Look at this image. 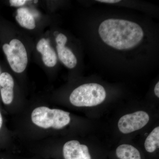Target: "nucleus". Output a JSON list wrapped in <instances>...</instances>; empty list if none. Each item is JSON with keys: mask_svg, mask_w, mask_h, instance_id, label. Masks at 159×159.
Here are the masks:
<instances>
[{"mask_svg": "<svg viewBox=\"0 0 159 159\" xmlns=\"http://www.w3.org/2000/svg\"><path fill=\"white\" fill-rule=\"evenodd\" d=\"M36 49L42 55L43 61L45 66L48 67H53L56 65L57 55L48 40L44 38L40 40L36 45Z\"/></svg>", "mask_w": 159, "mask_h": 159, "instance_id": "1a4fd4ad", "label": "nucleus"}, {"mask_svg": "<svg viewBox=\"0 0 159 159\" xmlns=\"http://www.w3.org/2000/svg\"><path fill=\"white\" fill-rule=\"evenodd\" d=\"M1 70H0V77H1ZM0 87H1V86H0Z\"/></svg>", "mask_w": 159, "mask_h": 159, "instance_id": "f3484780", "label": "nucleus"}, {"mask_svg": "<svg viewBox=\"0 0 159 159\" xmlns=\"http://www.w3.org/2000/svg\"><path fill=\"white\" fill-rule=\"evenodd\" d=\"M27 1L25 0H10L9 2L11 6L15 7H18V6H22L25 4Z\"/></svg>", "mask_w": 159, "mask_h": 159, "instance_id": "ddd939ff", "label": "nucleus"}, {"mask_svg": "<svg viewBox=\"0 0 159 159\" xmlns=\"http://www.w3.org/2000/svg\"><path fill=\"white\" fill-rule=\"evenodd\" d=\"M3 119L2 118V115H1V112H0V129L2 128V125Z\"/></svg>", "mask_w": 159, "mask_h": 159, "instance_id": "dca6fc26", "label": "nucleus"}, {"mask_svg": "<svg viewBox=\"0 0 159 159\" xmlns=\"http://www.w3.org/2000/svg\"><path fill=\"white\" fill-rule=\"evenodd\" d=\"M98 33L103 42L118 50L136 47L144 35L143 29L137 23L118 19L103 21L99 25Z\"/></svg>", "mask_w": 159, "mask_h": 159, "instance_id": "f257e3e1", "label": "nucleus"}, {"mask_svg": "<svg viewBox=\"0 0 159 159\" xmlns=\"http://www.w3.org/2000/svg\"><path fill=\"white\" fill-rule=\"evenodd\" d=\"M14 80L12 76L7 72H4L1 74L0 77V86L1 97L3 102L6 104H9L12 102L14 97Z\"/></svg>", "mask_w": 159, "mask_h": 159, "instance_id": "6e6552de", "label": "nucleus"}, {"mask_svg": "<svg viewBox=\"0 0 159 159\" xmlns=\"http://www.w3.org/2000/svg\"><path fill=\"white\" fill-rule=\"evenodd\" d=\"M31 120L35 125L44 129L52 127L61 129L70 121V113L57 109L40 107L34 109L31 113Z\"/></svg>", "mask_w": 159, "mask_h": 159, "instance_id": "7ed1b4c3", "label": "nucleus"}, {"mask_svg": "<svg viewBox=\"0 0 159 159\" xmlns=\"http://www.w3.org/2000/svg\"><path fill=\"white\" fill-rule=\"evenodd\" d=\"M116 154L119 159H142L139 151L128 144L119 146L116 150Z\"/></svg>", "mask_w": 159, "mask_h": 159, "instance_id": "9b49d317", "label": "nucleus"}, {"mask_svg": "<svg viewBox=\"0 0 159 159\" xmlns=\"http://www.w3.org/2000/svg\"><path fill=\"white\" fill-rule=\"evenodd\" d=\"M155 94L157 97H159V82L157 83L154 88Z\"/></svg>", "mask_w": 159, "mask_h": 159, "instance_id": "2eb2a0df", "label": "nucleus"}, {"mask_svg": "<svg viewBox=\"0 0 159 159\" xmlns=\"http://www.w3.org/2000/svg\"><path fill=\"white\" fill-rule=\"evenodd\" d=\"M149 120V116L146 112L138 111L121 117L118 122V127L122 133L129 134L143 128Z\"/></svg>", "mask_w": 159, "mask_h": 159, "instance_id": "39448f33", "label": "nucleus"}, {"mask_svg": "<svg viewBox=\"0 0 159 159\" xmlns=\"http://www.w3.org/2000/svg\"><path fill=\"white\" fill-rule=\"evenodd\" d=\"M106 92L102 85L97 83L82 84L73 91L70 102L75 106L93 107L99 105L105 100Z\"/></svg>", "mask_w": 159, "mask_h": 159, "instance_id": "f03ea898", "label": "nucleus"}, {"mask_svg": "<svg viewBox=\"0 0 159 159\" xmlns=\"http://www.w3.org/2000/svg\"><path fill=\"white\" fill-rule=\"evenodd\" d=\"M16 19L19 24L26 29L32 30L35 28V20L33 16L25 8H20L17 10Z\"/></svg>", "mask_w": 159, "mask_h": 159, "instance_id": "9d476101", "label": "nucleus"}, {"mask_svg": "<svg viewBox=\"0 0 159 159\" xmlns=\"http://www.w3.org/2000/svg\"><path fill=\"white\" fill-rule=\"evenodd\" d=\"M3 50L12 70L21 73L27 67L28 54L22 43L17 39L11 40L8 44L3 46Z\"/></svg>", "mask_w": 159, "mask_h": 159, "instance_id": "20e7f679", "label": "nucleus"}, {"mask_svg": "<svg viewBox=\"0 0 159 159\" xmlns=\"http://www.w3.org/2000/svg\"><path fill=\"white\" fill-rule=\"evenodd\" d=\"M97 2L101 3H109V4H114L119 2H120L119 0H98Z\"/></svg>", "mask_w": 159, "mask_h": 159, "instance_id": "4468645a", "label": "nucleus"}, {"mask_svg": "<svg viewBox=\"0 0 159 159\" xmlns=\"http://www.w3.org/2000/svg\"><path fill=\"white\" fill-rule=\"evenodd\" d=\"M159 146V127H156L146 138L145 142V149L148 152H153Z\"/></svg>", "mask_w": 159, "mask_h": 159, "instance_id": "f8f14e48", "label": "nucleus"}, {"mask_svg": "<svg viewBox=\"0 0 159 159\" xmlns=\"http://www.w3.org/2000/svg\"><path fill=\"white\" fill-rule=\"evenodd\" d=\"M63 153L65 159H91L88 147L78 141L72 140L64 145Z\"/></svg>", "mask_w": 159, "mask_h": 159, "instance_id": "0eeeda50", "label": "nucleus"}, {"mask_svg": "<svg viewBox=\"0 0 159 159\" xmlns=\"http://www.w3.org/2000/svg\"><path fill=\"white\" fill-rule=\"evenodd\" d=\"M67 38L62 33H60L56 38L57 54L61 62L69 69H73L77 64V59L70 49L65 46Z\"/></svg>", "mask_w": 159, "mask_h": 159, "instance_id": "423d86ee", "label": "nucleus"}]
</instances>
